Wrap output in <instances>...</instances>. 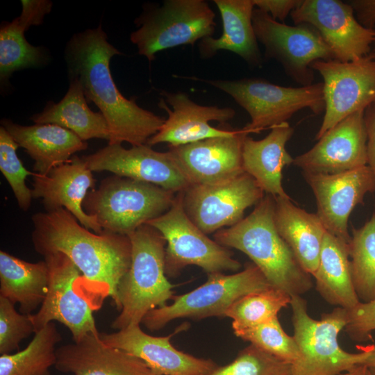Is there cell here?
Listing matches in <instances>:
<instances>
[{
  "mask_svg": "<svg viewBox=\"0 0 375 375\" xmlns=\"http://www.w3.org/2000/svg\"><path fill=\"white\" fill-rule=\"evenodd\" d=\"M31 235L35 250L43 257L53 253L67 256L82 274L79 290L94 310L107 297L117 304V287L131 262L128 235L92 233L65 208L35 213Z\"/></svg>",
  "mask_w": 375,
  "mask_h": 375,
  "instance_id": "obj_1",
  "label": "cell"
},
{
  "mask_svg": "<svg viewBox=\"0 0 375 375\" xmlns=\"http://www.w3.org/2000/svg\"><path fill=\"white\" fill-rule=\"evenodd\" d=\"M107 38L101 25L71 38L65 49L69 78L78 81L88 103L93 102L104 116L110 131L108 144H144L165 119L140 107L135 98L126 99L118 90L110 61L122 53Z\"/></svg>",
  "mask_w": 375,
  "mask_h": 375,
  "instance_id": "obj_2",
  "label": "cell"
},
{
  "mask_svg": "<svg viewBox=\"0 0 375 375\" xmlns=\"http://www.w3.org/2000/svg\"><path fill=\"white\" fill-rule=\"evenodd\" d=\"M274 209V197L266 194L248 216L215 233L214 239L246 254L273 288L301 296L312 288L311 276L279 235Z\"/></svg>",
  "mask_w": 375,
  "mask_h": 375,
  "instance_id": "obj_3",
  "label": "cell"
},
{
  "mask_svg": "<svg viewBox=\"0 0 375 375\" xmlns=\"http://www.w3.org/2000/svg\"><path fill=\"white\" fill-rule=\"evenodd\" d=\"M131 262L117 287V310L112 328L120 330L140 324L151 310L167 305L175 285L165 271L166 241L155 228L144 224L128 235Z\"/></svg>",
  "mask_w": 375,
  "mask_h": 375,
  "instance_id": "obj_4",
  "label": "cell"
},
{
  "mask_svg": "<svg viewBox=\"0 0 375 375\" xmlns=\"http://www.w3.org/2000/svg\"><path fill=\"white\" fill-rule=\"evenodd\" d=\"M176 195L154 184L115 175L90 190L83 207L103 231L128 236L169 210Z\"/></svg>",
  "mask_w": 375,
  "mask_h": 375,
  "instance_id": "obj_5",
  "label": "cell"
},
{
  "mask_svg": "<svg viewBox=\"0 0 375 375\" xmlns=\"http://www.w3.org/2000/svg\"><path fill=\"white\" fill-rule=\"evenodd\" d=\"M294 338L299 349L298 360L290 375H339L360 365L367 349L349 353L340 345L338 338L348 322L347 309L335 307L320 319L312 318L307 303L300 295H292Z\"/></svg>",
  "mask_w": 375,
  "mask_h": 375,
  "instance_id": "obj_6",
  "label": "cell"
},
{
  "mask_svg": "<svg viewBox=\"0 0 375 375\" xmlns=\"http://www.w3.org/2000/svg\"><path fill=\"white\" fill-rule=\"evenodd\" d=\"M204 81L229 94L248 112L251 122L243 128L249 134L288 122L304 108L315 115L325 110L323 83L293 88L256 78Z\"/></svg>",
  "mask_w": 375,
  "mask_h": 375,
  "instance_id": "obj_7",
  "label": "cell"
},
{
  "mask_svg": "<svg viewBox=\"0 0 375 375\" xmlns=\"http://www.w3.org/2000/svg\"><path fill=\"white\" fill-rule=\"evenodd\" d=\"M215 14L203 0H167L161 6L144 10L135 23L130 39L138 53L149 61L156 53L212 37Z\"/></svg>",
  "mask_w": 375,
  "mask_h": 375,
  "instance_id": "obj_8",
  "label": "cell"
},
{
  "mask_svg": "<svg viewBox=\"0 0 375 375\" xmlns=\"http://www.w3.org/2000/svg\"><path fill=\"white\" fill-rule=\"evenodd\" d=\"M272 287L253 262L235 274H208L203 284L189 292L174 295L171 304L151 310L142 323L150 331H157L179 318L224 317L227 309L242 296Z\"/></svg>",
  "mask_w": 375,
  "mask_h": 375,
  "instance_id": "obj_9",
  "label": "cell"
},
{
  "mask_svg": "<svg viewBox=\"0 0 375 375\" xmlns=\"http://www.w3.org/2000/svg\"><path fill=\"white\" fill-rule=\"evenodd\" d=\"M146 224L158 230L166 241L167 277H176L189 265L199 267L208 274L236 272L241 268L240 262L233 258L228 248L209 238L187 215L183 192L176 194L169 210Z\"/></svg>",
  "mask_w": 375,
  "mask_h": 375,
  "instance_id": "obj_10",
  "label": "cell"
},
{
  "mask_svg": "<svg viewBox=\"0 0 375 375\" xmlns=\"http://www.w3.org/2000/svg\"><path fill=\"white\" fill-rule=\"evenodd\" d=\"M252 24L265 56L277 60L287 75L302 86L312 84L314 62L334 60L319 33L309 24L287 25L258 8L253 10Z\"/></svg>",
  "mask_w": 375,
  "mask_h": 375,
  "instance_id": "obj_11",
  "label": "cell"
},
{
  "mask_svg": "<svg viewBox=\"0 0 375 375\" xmlns=\"http://www.w3.org/2000/svg\"><path fill=\"white\" fill-rule=\"evenodd\" d=\"M311 68L324 80L325 110L315 135L318 140L340 121L375 102V58L369 54L349 62L317 60Z\"/></svg>",
  "mask_w": 375,
  "mask_h": 375,
  "instance_id": "obj_12",
  "label": "cell"
},
{
  "mask_svg": "<svg viewBox=\"0 0 375 375\" xmlns=\"http://www.w3.org/2000/svg\"><path fill=\"white\" fill-rule=\"evenodd\" d=\"M44 259L49 270V285L39 310L31 315L35 332L57 321L70 331L75 342L99 333L93 317L95 310L79 290L81 272L62 253L46 255Z\"/></svg>",
  "mask_w": 375,
  "mask_h": 375,
  "instance_id": "obj_13",
  "label": "cell"
},
{
  "mask_svg": "<svg viewBox=\"0 0 375 375\" xmlns=\"http://www.w3.org/2000/svg\"><path fill=\"white\" fill-rule=\"evenodd\" d=\"M264 193L244 172L220 183L189 186L183 192V204L192 222L208 235L238 223L248 208L262 200Z\"/></svg>",
  "mask_w": 375,
  "mask_h": 375,
  "instance_id": "obj_14",
  "label": "cell"
},
{
  "mask_svg": "<svg viewBox=\"0 0 375 375\" xmlns=\"http://www.w3.org/2000/svg\"><path fill=\"white\" fill-rule=\"evenodd\" d=\"M291 17L295 24L315 28L332 51L334 60L349 62L369 55L375 31L358 22L348 2L301 0Z\"/></svg>",
  "mask_w": 375,
  "mask_h": 375,
  "instance_id": "obj_15",
  "label": "cell"
},
{
  "mask_svg": "<svg viewBox=\"0 0 375 375\" xmlns=\"http://www.w3.org/2000/svg\"><path fill=\"white\" fill-rule=\"evenodd\" d=\"M316 200L317 215L327 232L349 244L348 221L365 197L375 192V177L367 166L338 174L303 172Z\"/></svg>",
  "mask_w": 375,
  "mask_h": 375,
  "instance_id": "obj_16",
  "label": "cell"
},
{
  "mask_svg": "<svg viewBox=\"0 0 375 375\" xmlns=\"http://www.w3.org/2000/svg\"><path fill=\"white\" fill-rule=\"evenodd\" d=\"M82 158L92 172L108 171L121 177L154 184L176 194L190 185L168 151H156L147 144L130 149H125L121 144H108Z\"/></svg>",
  "mask_w": 375,
  "mask_h": 375,
  "instance_id": "obj_17",
  "label": "cell"
},
{
  "mask_svg": "<svg viewBox=\"0 0 375 375\" xmlns=\"http://www.w3.org/2000/svg\"><path fill=\"white\" fill-rule=\"evenodd\" d=\"M247 135L244 128L235 130L227 136L169 147L168 152L190 185H214L244 172L242 149Z\"/></svg>",
  "mask_w": 375,
  "mask_h": 375,
  "instance_id": "obj_18",
  "label": "cell"
},
{
  "mask_svg": "<svg viewBox=\"0 0 375 375\" xmlns=\"http://www.w3.org/2000/svg\"><path fill=\"white\" fill-rule=\"evenodd\" d=\"M365 110L357 111L335 124L310 150L294 158L292 165L303 172L331 174L367 165Z\"/></svg>",
  "mask_w": 375,
  "mask_h": 375,
  "instance_id": "obj_19",
  "label": "cell"
},
{
  "mask_svg": "<svg viewBox=\"0 0 375 375\" xmlns=\"http://www.w3.org/2000/svg\"><path fill=\"white\" fill-rule=\"evenodd\" d=\"M175 333L156 337L144 333L140 324L112 333L100 334L108 346L142 360L156 375H208L217 365L176 349L170 342Z\"/></svg>",
  "mask_w": 375,
  "mask_h": 375,
  "instance_id": "obj_20",
  "label": "cell"
},
{
  "mask_svg": "<svg viewBox=\"0 0 375 375\" xmlns=\"http://www.w3.org/2000/svg\"><path fill=\"white\" fill-rule=\"evenodd\" d=\"M162 95L172 106L170 110L163 99L158 106L168 115L158 132L151 137L147 144L151 147L167 143L169 147H178L208 138L227 136L235 130L217 128L210 122L221 123L232 119L235 111L228 107L201 106L183 92H163Z\"/></svg>",
  "mask_w": 375,
  "mask_h": 375,
  "instance_id": "obj_21",
  "label": "cell"
},
{
  "mask_svg": "<svg viewBox=\"0 0 375 375\" xmlns=\"http://www.w3.org/2000/svg\"><path fill=\"white\" fill-rule=\"evenodd\" d=\"M33 177V198H41L46 211L65 208L85 228L96 233L103 232L95 217L87 214L83 207L89 190L94 186L95 180L82 158L73 156L47 174L34 172Z\"/></svg>",
  "mask_w": 375,
  "mask_h": 375,
  "instance_id": "obj_22",
  "label": "cell"
},
{
  "mask_svg": "<svg viewBox=\"0 0 375 375\" xmlns=\"http://www.w3.org/2000/svg\"><path fill=\"white\" fill-rule=\"evenodd\" d=\"M55 367L72 375H156L140 359L106 345L90 333L56 349Z\"/></svg>",
  "mask_w": 375,
  "mask_h": 375,
  "instance_id": "obj_23",
  "label": "cell"
},
{
  "mask_svg": "<svg viewBox=\"0 0 375 375\" xmlns=\"http://www.w3.org/2000/svg\"><path fill=\"white\" fill-rule=\"evenodd\" d=\"M294 129L288 122L275 126L262 140L249 135L244 138L242 149L243 170L252 176L267 194L291 199L283 188V170L292 165L294 158L285 149Z\"/></svg>",
  "mask_w": 375,
  "mask_h": 375,
  "instance_id": "obj_24",
  "label": "cell"
},
{
  "mask_svg": "<svg viewBox=\"0 0 375 375\" xmlns=\"http://www.w3.org/2000/svg\"><path fill=\"white\" fill-rule=\"evenodd\" d=\"M1 123L34 160V172L41 175L47 174L53 168L69 160L74 153L88 148L85 141L56 124L23 126L6 119Z\"/></svg>",
  "mask_w": 375,
  "mask_h": 375,
  "instance_id": "obj_25",
  "label": "cell"
},
{
  "mask_svg": "<svg viewBox=\"0 0 375 375\" xmlns=\"http://www.w3.org/2000/svg\"><path fill=\"white\" fill-rule=\"evenodd\" d=\"M21 15L0 28V80L6 83L13 72L42 65L47 60L41 47L31 44L24 33L31 26L40 25L53 3L47 0H22Z\"/></svg>",
  "mask_w": 375,
  "mask_h": 375,
  "instance_id": "obj_26",
  "label": "cell"
},
{
  "mask_svg": "<svg viewBox=\"0 0 375 375\" xmlns=\"http://www.w3.org/2000/svg\"><path fill=\"white\" fill-rule=\"evenodd\" d=\"M213 1L222 17L223 32L218 38L208 37L201 40V56L208 58L219 50H227L238 55L253 67L260 66L262 57L252 24L253 1Z\"/></svg>",
  "mask_w": 375,
  "mask_h": 375,
  "instance_id": "obj_27",
  "label": "cell"
},
{
  "mask_svg": "<svg viewBox=\"0 0 375 375\" xmlns=\"http://www.w3.org/2000/svg\"><path fill=\"white\" fill-rule=\"evenodd\" d=\"M274 199L276 229L303 269L312 276L319 264L326 230L317 213L297 206L291 199Z\"/></svg>",
  "mask_w": 375,
  "mask_h": 375,
  "instance_id": "obj_28",
  "label": "cell"
},
{
  "mask_svg": "<svg viewBox=\"0 0 375 375\" xmlns=\"http://www.w3.org/2000/svg\"><path fill=\"white\" fill-rule=\"evenodd\" d=\"M312 276L317 291L331 305L349 310L360 302L353 285L348 243L327 231Z\"/></svg>",
  "mask_w": 375,
  "mask_h": 375,
  "instance_id": "obj_29",
  "label": "cell"
},
{
  "mask_svg": "<svg viewBox=\"0 0 375 375\" xmlns=\"http://www.w3.org/2000/svg\"><path fill=\"white\" fill-rule=\"evenodd\" d=\"M35 124H52L67 128L86 141L92 138L110 140L104 116L92 111L76 78H69V87L58 102H48L44 110L31 117Z\"/></svg>",
  "mask_w": 375,
  "mask_h": 375,
  "instance_id": "obj_30",
  "label": "cell"
},
{
  "mask_svg": "<svg viewBox=\"0 0 375 375\" xmlns=\"http://www.w3.org/2000/svg\"><path fill=\"white\" fill-rule=\"evenodd\" d=\"M49 270L44 260L33 263L0 251V296L19 304L31 315L41 306L47 293Z\"/></svg>",
  "mask_w": 375,
  "mask_h": 375,
  "instance_id": "obj_31",
  "label": "cell"
},
{
  "mask_svg": "<svg viewBox=\"0 0 375 375\" xmlns=\"http://www.w3.org/2000/svg\"><path fill=\"white\" fill-rule=\"evenodd\" d=\"M62 340L54 322L35 333L28 346L12 354L0 356V375H50L56 364V345Z\"/></svg>",
  "mask_w": 375,
  "mask_h": 375,
  "instance_id": "obj_32",
  "label": "cell"
},
{
  "mask_svg": "<svg viewBox=\"0 0 375 375\" xmlns=\"http://www.w3.org/2000/svg\"><path fill=\"white\" fill-rule=\"evenodd\" d=\"M351 275L361 302L375 299V213L362 226L352 228L348 244Z\"/></svg>",
  "mask_w": 375,
  "mask_h": 375,
  "instance_id": "obj_33",
  "label": "cell"
},
{
  "mask_svg": "<svg viewBox=\"0 0 375 375\" xmlns=\"http://www.w3.org/2000/svg\"><path fill=\"white\" fill-rule=\"evenodd\" d=\"M290 302L291 295L272 287L242 296L227 309L224 317L232 319L233 331L250 328L278 317Z\"/></svg>",
  "mask_w": 375,
  "mask_h": 375,
  "instance_id": "obj_34",
  "label": "cell"
},
{
  "mask_svg": "<svg viewBox=\"0 0 375 375\" xmlns=\"http://www.w3.org/2000/svg\"><path fill=\"white\" fill-rule=\"evenodd\" d=\"M233 333L243 340L291 365L299 357L297 342L293 336L286 333L278 317L256 326L233 331Z\"/></svg>",
  "mask_w": 375,
  "mask_h": 375,
  "instance_id": "obj_35",
  "label": "cell"
},
{
  "mask_svg": "<svg viewBox=\"0 0 375 375\" xmlns=\"http://www.w3.org/2000/svg\"><path fill=\"white\" fill-rule=\"evenodd\" d=\"M17 143L6 129L0 127V170L8 183L21 209L27 210L33 198L32 190L26 184L28 176L34 172L26 169L17 155Z\"/></svg>",
  "mask_w": 375,
  "mask_h": 375,
  "instance_id": "obj_36",
  "label": "cell"
},
{
  "mask_svg": "<svg viewBox=\"0 0 375 375\" xmlns=\"http://www.w3.org/2000/svg\"><path fill=\"white\" fill-rule=\"evenodd\" d=\"M291 365L251 344L231 363L208 375H290Z\"/></svg>",
  "mask_w": 375,
  "mask_h": 375,
  "instance_id": "obj_37",
  "label": "cell"
},
{
  "mask_svg": "<svg viewBox=\"0 0 375 375\" xmlns=\"http://www.w3.org/2000/svg\"><path fill=\"white\" fill-rule=\"evenodd\" d=\"M31 315L18 312L14 303L0 296L1 355L10 354L17 349L24 338L35 333Z\"/></svg>",
  "mask_w": 375,
  "mask_h": 375,
  "instance_id": "obj_38",
  "label": "cell"
},
{
  "mask_svg": "<svg viewBox=\"0 0 375 375\" xmlns=\"http://www.w3.org/2000/svg\"><path fill=\"white\" fill-rule=\"evenodd\" d=\"M348 322L345 332L353 340L362 342L372 338L375 331V299L367 302H360L347 310Z\"/></svg>",
  "mask_w": 375,
  "mask_h": 375,
  "instance_id": "obj_39",
  "label": "cell"
},
{
  "mask_svg": "<svg viewBox=\"0 0 375 375\" xmlns=\"http://www.w3.org/2000/svg\"><path fill=\"white\" fill-rule=\"evenodd\" d=\"M256 8L267 13L274 19L283 22L300 4L301 0H252Z\"/></svg>",
  "mask_w": 375,
  "mask_h": 375,
  "instance_id": "obj_40",
  "label": "cell"
},
{
  "mask_svg": "<svg viewBox=\"0 0 375 375\" xmlns=\"http://www.w3.org/2000/svg\"><path fill=\"white\" fill-rule=\"evenodd\" d=\"M348 3L359 23L367 29L375 30V0H351Z\"/></svg>",
  "mask_w": 375,
  "mask_h": 375,
  "instance_id": "obj_41",
  "label": "cell"
},
{
  "mask_svg": "<svg viewBox=\"0 0 375 375\" xmlns=\"http://www.w3.org/2000/svg\"><path fill=\"white\" fill-rule=\"evenodd\" d=\"M365 122L367 130V165L375 177V102L365 110Z\"/></svg>",
  "mask_w": 375,
  "mask_h": 375,
  "instance_id": "obj_42",
  "label": "cell"
},
{
  "mask_svg": "<svg viewBox=\"0 0 375 375\" xmlns=\"http://www.w3.org/2000/svg\"><path fill=\"white\" fill-rule=\"evenodd\" d=\"M339 375H373L370 369L362 365H357L351 369Z\"/></svg>",
  "mask_w": 375,
  "mask_h": 375,
  "instance_id": "obj_43",
  "label": "cell"
},
{
  "mask_svg": "<svg viewBox=\"0 0 375 375\" xmlns=\"http://www.w3.org/2000/svg\"><path fill=\"white\" fill-rule=\"evenodd\" d=\"M367 349V356L363 362L360 364L369 369H375V346H372Z\"/></svg>",
  "mask_w": 375,
  "mask_h": 375,
  "instance_id": "obj_44",
  "label": "cell"
},
{
  "mask_svg": "<svg viewBox=\"0 0 375 375\" xmlns=\"http://www.w3.org/2000/svg\"><path fill=\"white\" fill-rule=\"evenodd\" d=\"M373 375H375V369H370Z\"/></svg>",
  "mask_w": 375,
  "mask_h": 375,
  "instance_id": "obj_45",
  "label": "cell"
},
{
  "mask_svg": "<svg viewBox=\"0 0 375 375\" xmlns=\"http://www.w3.org/2000/svg\"><path fill=\"white\" fill-rule=\"evenodd\" d=\"M374 31H375V30H374ZM374 44H375V38H374ZM373 56H374V58H375V47H374V55H373Z\"/></svg>",
  "mask_w": 375,
  "mask_h": 375,
  "instance_id": "obj_46",
  "label": "cell"
}]
</instances>
